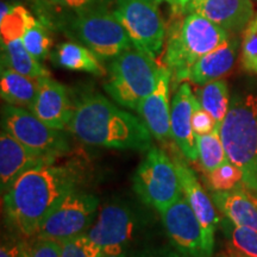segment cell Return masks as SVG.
<instances>
[{
    "instance_id": "6da1fadb",
    "label": "cell",
    "mask_w": 257,
    "mask_h": 257,
    "mask_svg": "<svg viewBox=\"0 0 257 257\" xmlns=\"http://www.w3.org/2000/svg\"><path fill=\"white\" fill-rule=\"evenodd\" d=\"M82 178V170L76 165L50 163L28 170L4 193L6 217L25 238L35 237L60 201L81 187Z\"/></svg>"
},
{
    "instance_id": "7a4b0ae2",
    "label": "cell",
    "mask_w": 257,
    "mask_h": 257,
    "mask_svg": "<svg viewBox=\"0 0 257 257\" xmlns=\"http://www.w3.org/2000/svg\"><path fill=\"white\" fill-rule=\"evenodd\" d=\"M67 128L80 142L92 147L147 152L153 143V135L141 118L120 110L96 92L76 99Z\"/></svg>"
},
{
    "instance_id": "3957f363",
    "label": "cell",
    "mask_w": 257,
    "mask_h": 257,
    "mask_svg": "<svg viewBox=\"0 0 257 257\" xmlns=\"http://www.w3.org/2000/svg\"><path fill=\"white\" fill-rule=\"evenodd\" d=\"M50 30L62 31L67 37L92 50L100 60H113L133 41L108 8L73 12L57 8L47 18Z\"/></svg>"
},
{
    "instance_id": "277c9868",
    "label": "cell",
    "mask_w": 257,
    "mask_h": 257,
    "mask_svg": "<svg viewBox=\"0 0 257 257\" xmlns=\"http://www.w3.org/2000/svg\"><path fill=\"white\" fill-rule=\"evenodd\" d=\"M210 19L198 14L174 15L167 29L166 67L172 73V86L184 81V75L199 59L214 50L231 36Z\"/></svg>"
},
{
    "instance_id": "5b68a950",
    "label": "cell",
    "mask_w": 257,
    "mask_h": 257,
    "mask_svg": "<svg viewBox=\"0 0 257 257\" xmlns=\"http://www.w3.org/2000/svg\"><path fill=\"white\" fill-rule=\"evenodd\" d=\"M220 137L229 160L242 172L243 184L257 194V94L230 102Z\"/></svg>"
},
{
    "instance_id": "8992f818",
    "label": "cell",
    "mask_w": 257,
    "mask_h": 257,
    "mask_svg": "<svg viewBox=\"0 0 257 257\" xmlns=\"http://www.w3.org/2000/svg\"><path fill=\"white\" fill-rule=\"evenodd\" d=\"M159 67L154 57L133 44L112 60L104 89L118 105L137 111L156 87Z\"/></svg>"
},
{
    "instance_id": "52a82bcc",
    "label": "cell",
    "mask_w": 257,
    "mask_h": 257,
    "mask_svg": "<svg viewBox=\"0 0 257 257\" xmlns=\"http://www.w3.org/2000/svg\"><path fill=\"white\" fill-rule=\"evenodd\" d=\"M134 191L144 204L160 213L182 193L174 161L160 148L152 147L133 178Z\"/></svg>"
},
{
    "instance_id": "ba28073f",
    "label": "cell",
    "mask_w": 257,
    "mask_h": 257,
    "mask_svg": "<svg viewBox=\"0 0 257 257\" xmlns=\"http://www.w3.org/2000/svg\"><path fill=\"white\" fill-rule=\"evenodd\" d=\"M2 126L24 147L41 155L57 159L70 152L69 141L62 131L50 127L25 108L3 106Z\"/></svg>"
},
{
    "instance_id": "9c48e42d",
    "label": "cell",
    "mask_w": 257,
    "mask_h": 257,
    "mask_svg": "<svg viewBox=\"0 0 257 257\" xmlns=\"http://www.w3.org/2000/svg\"><path fill=\"white\" fill-rule=\"evenodd\" d=\"M99 199L92 193L75 189L67 194L43 220L36 236L63 242L86 233L95 220Z\"/></svg>"
},
{
    "instance_id": "30bf717a",
    "label": "cell",
    "mask_w": 257,
    "mask_h": 257,
    "mask_svg": "<svg viewBox=\"0 0 257 257\" xmlns=\"http://www.w3.org/2000/svg\"><path fill=\"white\" fill-rule=\"evenodd\" d=\"M113 14L135 46L155 59L167 35L156 0H115Z\"/></svg>"
},
{
    "instance_id": "8fae6325",
    "label": "cell",
    "mask_w": 257,
    "mask_h": 257,
    "mask_svg": "<svg viewBox=\"0 0 257 257\" xmlns=\"http://www.w3.org/2000/svg\"><path fill=\"white\" fill-rule=\"evenodd\" d=\"M136 231L134 212L121 202H110L100 208L87 234L104 257H127Z\"/></svg>"
},
{
    "instance_id": "7c38bea8",
    "label": "cell",
    "mask_w": 257,
    "mask_h": 257,
    "mask_svg": "<svg viewBox=\"0 0 257 257\" xmlns=\"http://www.w3.org/2000/svg\"><path fill=\"white\" fill-rule=\"evenodd\" d=\"M167 236L173 246L185 257H212L204 231L184 192L168 208L161 212Z\"/></svg>"
},
{
    "instance_id": "4fadbf2b",
    "label": "cell",
    "mask_w": 257,
    "mask_h": 257,
    "mask_svg": "<svg viewBox=\"0 0 257 257\" xmlns=\"http://www.w3.org/2000/svg\"><path fill=\"white\" fill-rule=\"evenodd\" d=\"M172 159L174 161L182 192L200 221L206 246L208 251L213 255L214 234H216L217 227L219 225V217L213 206V200H212L211 195L207 194L202 188L194 170L186 163V157L182 154L180 155L178 153H173Z\"/></svg>"
},
{
    "instance_id": "5bb4252c",
    "label": "cell",
    "mask_w": 257,
    "mask_h": 257,
    "mask_svg": "<svg viewBox=\"0 0 257 257\" xmlns=\"http://www.w3.org/2000/svg\"><path fill=\"white\" fill-rule=\"evenodd\" d=\"M198 104L199 100L193 94L191 86L186 81L180 83L170 107V135L180 153L191 162L198 160L197 140L192 124L193 113Z\"/></svg>"
},
{
    "instance_id": "9a60e30c",
    "label": "cell",
    "mask_w": 257,
    "mask_h": 257,
    "mask_svg": "<svg viewBox=\"0 0 257 257\" xmlns=\"http://www.w3.org/2000/svg\"><path fill=\"white\" fill-rule=\"evenodd\" d=\"M38 93L31 112L55 130H64L72 119L74 102L68 89L50 75L37 79Z\"/></svg>"
},
{
    "instance_id": "2e32d148",
    "label": "cell",
    "mask_w": 257,
    "mask_h": 257,
    "mask_svg": "<svg viewBox=\"0 0 257 257\" xmlns=\"http://www.w3.org/2000/svg\"><path fill=\"white\" fill-rule=\"evenodd\" d=\"M182 14H198L236 35L245 30L255 16L251 0H192Z\"/></svg>"
},
{
    "instance_id": "e0dca14e",
    "label": "cell",
    "mask_w": 257,
    "mask_h": 257,
    "mask_svg": "<svg viewBox=\"0 0 257 257\" xmlns=\"http://www.w3.org/2000/svg\"><path fill=\"white\" fill-rule=\"evenodd\" d=\"M170 85H172V73L166 66H160L155 89L141 102L136 111L153 136L160 142H166L172 138L170 135L172 104H169Z\"/></svg>"
},
{
    "instance_id": "ac0fdd59",
    "label": "cell",
    "mask_w": 257,
    "mask_h": 257,
    "mask_svg": "<svg viewBox=\"0 0 257 257\" xmlns=\"http://www.w3.org/2000/svg\"><path fill=\"white\" fill-rule=\"evenodd\" d=\"M57 159L32 152L5 130L0 135V188L5 193L22 174Z\"/></svg>"
},
{
    "instance_id": "d6986e66",
    "label": "cell",
    "mask_w": 257,
    "mask_h": 257,
    "mask_svg": "<svg viewBox=\"0 0 257 257\" xmlns=\"http://www.w3.org/2000/svg\"><path fill=\"white\" fill-rule=\"evenodd\" d=\"M238 48V38L236 34H232L223 44H220L219 47L210 51L193 64L186 72L182 82L189 81L194 85L204 86L208 82L223 78L232 69Z\"/></svg>"
},
{
    "instance_id": "ffe728a7",
    "label": "cell",
    "mask_w": 257,
    "mask_h": 257,
    "mask_svg": "<svg viewBox=\"0 0 257 257\" xmlns=\"http://www.w3.org/2000/svg\"><path fill=\"white\" fill-rule=\"evenodd\" d=\"M210 195L218 210L233 224L257 230V194L245 185L230 191H211Z\"/></svg>"
},
{
    "instance_id": "44dd1931",
    "label": "cell",
    "mask_w": 257,
    "mask_h": 257,
    "mask_svg": "<svg viewBox=\"0 0 257 257\" xmlns=\"http://www.w3.org/2000/svg\"><path fill=\"white\" fill-rule=\"evenodd\" d=\"M0 93L3 100L10 105L31 111L38 93L37 80L2 66Z\"/></svg>"
},
{
    "instance_id": "7402d4cb",
    "label": "cell",
    "mask_w": 257,
    "mask_h": 257,
    "mask_svg": "<svg viewBox=\"0 0 257 257\" xmlns=\"http://www.w3.org/2000/svg\"><path fill=\"white\" fill-rule=\"evenodd\" d=\"M51 60L61 68L73 72H85L96 76H104L106 70L100 59L78 42H64L57 46Z\"/></svg>"
},
{
    "instance_id": "603a6c76",
    "label": "cell",
    "mask_w": 257,
    "mask_h": 257,
    "mask_svg": "<svg viewBox=\"0 0 257 257\" xmlns=\"http://www.w3.org/2000/svg\"><path fill=\"white\" fill-rule=\"evenodd\" d=\"M2 66L35 80L50 75L40 61L29 53L22 38L2 43Z\"/></svg>"
},
{
    "instance_id": "cb8c5ba5",
    "label": "cell",
    "mask_w": 257,
    "mask_h": 257,
    "mask_svg": "<svg viewBox=\"0 0 257 257\" xmlns=\"http://www.w3.org/2000/svg\"><path fill=\"white\" fill-rule=\"evenodd\" d=\"M198 100L216 121V130L220 131L221 124L230 108L229 86L224 80H216L204 85L198 92Z\"/></svg>"
},
{
    "instance_id": "d4e9b609",
    "label": "cell",
    "mask_w": 257,
    "mask_h": 257,
    "mask_svg": "<svg viewBox=\"0 0 257 257\" xmlns=\"http://www.w3.org/2000/svg\"><path fill=\"white\" fill-rule=\"evenodd\" d=\"M227 238L229 257H257V230L233 224L227 219L223 224Z\"/></svg>"
},
{
    "instance_id": "484cf974",
    "label": "cell",
    "mask_w": 257,
    "mask_h": 257,
    "mask_svg": "<svg viewBox=\"0 0 257 257\" xmlns=\"http://www.w3.org/2000/svg\"><path fill=\"white\" fill-rule=\"evenodd\" d=\"M195 140L198 147V160L206 174L229 161L219 130L214 128L210 134L195 135Z\"/></svg>"
},
{
    "instance_id": "4316f807",
    "label": "cell",
    "mask_w": 257,
    "mask_h": 257,
    "mask_svg": "<svg viewBox=\"0 0 257 257\" xmlns=\"http://www.w3.org/2000/svg\"><path fill=\"white\" fill-rule=\"evenodd\" d=\"M37 18L34 17L25 6L14 3L11 10L5 17L0 18V35L2 43L18 40L23 37L29 27H31Z\"/></svg>"
},
{
    "instance_id": "83f0119b",
    "label": "cell",
    "mask_w": 257,
    "mask_h": 257,
    "mask_svg": "<svg viewBox=\"0 0 257 257\" xmlns=\"http://www.w3.org/2000/svg\"><path fill=\"white\" fill-rule=\"evenodd\" d=\"M25 48L35 59L44 61L49 55L53 40L50 37V29L37 19L31 27H29L22 37Z\"/></svg>"
},
{
    "instance_id": "f1b7e54d",
    "label": "cell",
    "mask_w": 257,
    "mask_h": 257,
    "mask_svg": "<svg viewBox=\"0 0 257 257\" xmlns=\"http://www.w3.org/2000/svg\"><path fill=\"white\" fill-rule=\"evenodd\" d=\"M242 184V172L230 160L213 172L207 173V185L211 191H230Z\"/></svg>"
},
{
    "instance_id": "f546056e",
    "label": "cell",
    "mask_w": 257,
    "mask_h": 257,
    "mask_svg": "<svg viewBox=\"0 0 257 257\" xmlns=\"http://www.w3.org/2000/svg\"><path fill=\"white\" fill-rule=\"evenodd\" d=\"M61 243V257H104L101 249L89 238L87 232Z\"/></svg>"
},
{
    "instance_id": "4dcf8cb0",
    "label": "cell",
    "mask_w": 257,
    "mask_h": 257,
    "mask_svg": "<svg viewBox=\"0 0 257 257\" xmlns=\"http://www.w3.org/2000/svg\"><path fill=\"white\" fill-rule=\"evenodd\" d=\"M22 257H61V243L56 240L31 237L19 242Z\"/></svg>"
},
{
    "instance_id": "1f68e13d",
    "label": "cell",
    "mask_w": 257,
    "mask_h": 257,
    "mask_svg": "<svg viewBox=\"0 0 257 257\" xmlns=\"http://www.w3.org/2000/svg\"><path fill=\"white\" fill-rule=\"evenodd\" d=\"M242 67L246 72L257 74V14L243 34Z\"/></svg>"
},
{
    "instance_id": "d6a6232c",
    "label": "cell",
    "mask_w": 257,
    "mask_h": 257,
    "mask_svg": "<svg viewBox=\"0 0 257 257\" xmlns=\"http://www.w3.org/2000/svg\"><path fill=\"white\" fill-rule=\"evenodd\" d=\"M49 2L67 11L79 12L83 10L108 8L112 0H49Z\"/></svg>"
},
{
    "instance_id": "836d02e7",
    "label": "cell",
    "mask_w": 257,
    "mask_h": 257,
    "mask_svg": "<svg viewBox=\"0 0 257 257\" xmlns=\"http://www.w3.org/2000/svg\"><path fill=\"white\" fill-rule=\"evenodd\" d=\"M192 124L195 135L210 134L216 128V121H214L213 117L201 107L200 102L197 105L194 113H193Z\"/></svg>"
},
{
    "instance_id": "e575fe53",
    "label": "cell",
    "mask_w": 257,
    "mask_h": 257,
    "mask_svg": "<svg viewBox=\"0 0 257 257\" xmlns=\"http://www.w3.org/2000/svg\"><path fill=\"white\" fill-rule=\"evenodd\" d=\"M131 257H185L175 248L169 246H155V248H146L140 251L134 252Z\"/></svg>"
},
{
    "instance_id": "d590c367",
    "label": "cell",
    "mask_w": 257,
    "mask_h": 257,
    "mask_svg": "<svg viewBox=\"0 0 257 257\" xmlns=\"http://www.w3.org/2000/svg\"><path fill=\"white\" fill-rule=\"evenodd\" d=\"M0 257H22L19 242L3 240L0 246Z\"/></svg>"
},
{
    "instance_id": "8d00e7d4",
    "label": "cell",
    "mask_w": 257,
    "mask_h": 257,
    "mask_svg": "<svg viewBox=\"0 0 257 257\" xmlns=\"http://www.w3.org/2000/svg\"><path fill=\"white\" fill-rule=\"evenodd\" d=\"M8 2H17V3H22V2H25V3H30V4L34 6V10L35 12L40 11L41 9L46 8L47 5L51 4V2H49V0H8Z\"/></svg>"
},
{
    "instance_id": "74e56055",
    "label": "cell",
    "mask_w": 257,
    "mask_h": 257,
    "mask_svg": "<svg viewBox=\"0 0 257 257\" xmlns=\"http://www.w3.org/2000/svg\"><path fill=\"white\" fill-rule=\"evenodd\" d=\"M192 0H173L172 3V11L174 15L182 14L186 6H187Z\"/></svg>"
},
{
    "instance_id": "f35d334b",
    "label": "cell",
    "mask_w": 257,
    "mask_h": 257,
    "mask_svg": "<svg viewBox=\"0 0 257 257\" xmlns=\"http://www.w3.org/2000/svg\"><path fill=\"white\" fill-rule=\"evenodd\" d=\"M156 2H165V3H168V4L172 5L173 0H156Z\"/></svg>"
},
{
    "instance_id": "ab89813d",
    "label": "cell",
    "mask_w": 257,
    "mask_h": 257,
    "mask_svg": "<svg viewBox=\"0 0 257 257\" xmlns=\"http://www.w3.org/2000/svg\"><path fill=\"white\" fill-rule=\"evenodd\" d=\"M218 257H226V255H224V256H218Z\"/></svg>"
},
{
    "instance_id": "60d3db41",
    "label": "cell",
    "mask_w": 257,
    "mask_h": 257,
    "mask_svg": "<svg viewBox=\"0 0 257 257\" xmlns=\"http://www.w3.org/2000/svg\"><path fill=\"white\" fill-rule=\"evenodd\" d=\"M226 257H229V256H226Z\"/></svg>"
}]
</instances>
